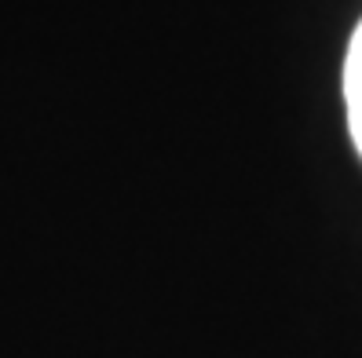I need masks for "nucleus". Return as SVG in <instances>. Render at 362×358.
<instances>
[{
    "label": "nucleus",
    "mask_w": 362,
    "mask_h": 358,
    "mask_svg": "<svg viewBox=\"0 0 362 358\" xmlns=\"http://www.w3.org/2000/svg\"><path fill=\"white\" fill-rule=\"evenodd\" d=\"M344 102H348V129L362 154V23L351 37L348 62H344Z\"/></svg>",
    "instance_id": "obj_1"
}]
</instances>
